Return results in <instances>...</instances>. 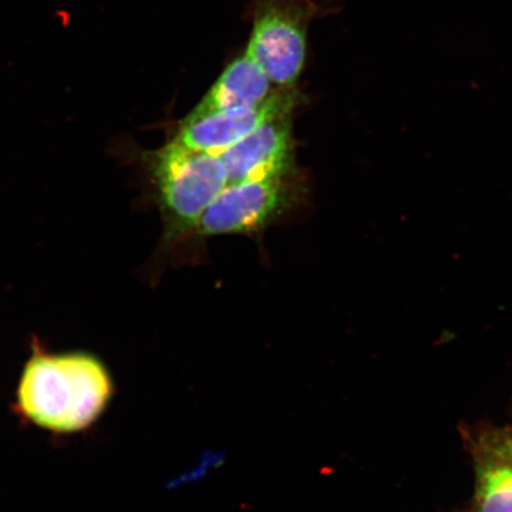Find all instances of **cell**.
Returning <instances> with one entry per match:
<instances>
[{
    "label": "cell",
    "instance_id": "cell-5",
    "mask_svg": "<svg viewBox=\"0 0 512 512\" xmlns=\"http://www.w3.org/2000/svg\"><path fill=\"white\" fill-rule=\"evenodd\" d=\"M304 102L297 87H275L261 104L251 107L187 115L172 140L185 149L219 156L270 121L293 114Z\"/></svg>",
    "mask_w": 512,
    "mask_h": 512
},
{
    "label": "cell",
    "instance_id": "cell-1",
    "mask_svg": "<svg viewBox=\"0 0 512 512\" xmlns=\"http://www.w3.org/2000/svg\"><path fill=\"white\" fill-rule=\"evenodd\" d=\"M104 362L88 352H48L40 343L25 364L16 394L22 418L44 430L69 434L92 426L113 398Z\"/></svg>",
    "mask_w": 512,
    "mask_h": 512
},
{
    "label": "cell",
    "instance_id": "cell-3",
    "mask_svg": "<svg viewBox=\"0 0 512 512\" xmlns=\"http://www.w3.org/2000/svg\"><path fill=\"white\" fill-rule=\"evenodd\" d=\"M332 6L316 0H249L251 36L245 53L264 70L275 87H297L313 21Z\"/></svg>",
    "mask_w": 512,
    "mask_h": 512
},
{
    "label": "cell",
    "instance_id": "cell-4",
    "mask_svg": "<svg viewBox=\"0 0 512 512\" xmlns=\"http://www.w3.org/2000/svg\"><path fill=\"white\" fill-rule=\"evenodd\" d=\"M294 175L228 184L201 217L194 232L202 238L248 234L265 228L293 208L299 197Z\"/></svg>",
    "mask_w": 512,
    "mask_h": 512
},
{
    "label": "cell",
    "instance_id": "cell-6",
    "mask_svg": "<svg viewBox=\"0 0 512 512\" xmlns=\"http://www.w3.org/2000/svg\"><path fill=\"white\" fill-rule=\"evenodd\" d=\"M293 114L261 126L219 157L229 184L294 175Z\"/></svg>",
    "mask_w": 512,
    "mask_h": 512
},
{
    "label": "cell",
    "instance_id": "cell-8",
    "mask_svg": "<svg viewBox=\"0 0 512 512\" xmlns=\"http://www.w3.org/2000/svg\"><path fill=\"white\" fill-rule=\"evenodd\" d=\"M479 512H512V470L496 467L483 473L478 489Z\"/></svg>",
    "mask_w": 512,
    "mask_h": 512
},
{
    "label": "cell",
    "instance_id": "cell-9",
    "mask_svg": "<svg viewBox=\"0 0 512 512\" xmlns=\"http://www.w3.org/2000/svg\"><path fill=\"white\" fill-rule=\"evenodd\" d=\"M510 453H511V456H512V440H511V443H510Z\"/></svg>",
    "mask_w": 512,
    "mask_h": 512
},
{
    "label": "cell",
    "instance_id": "cell-2",
    "mask_svg": "<svg viewBox=\"0 0 512 512\" xmlns=\"http://www.w3.org/2000/svg\"><path fill=\"white\" fill-rule=\"evenodd\" d=\"M110 153L120 162L138 166L162 213L165 243L195 230L229 184L219 156L185 149L172 139L158 150L147 151L121 137L111 143Z\"/></svg>",
    "mask_w": 512,
    "mask_h": 512
},
{
    "label": "cell",
    "instance_id": "cell-7",
    "mask_svg": "<svg viewBox=\"0 0 512 512\" xmlns=\"http://www.w3.org/2000/svg\"><path fill=\"white\" fill-rule=\"evenodd\" d=\"M273 83L245 51L222 70L219 78L189 115L251 107L261 104L272 94Z\"/></svg>",
    "mask_w": 512,
    "mask_h": 512
}]
</instances>
